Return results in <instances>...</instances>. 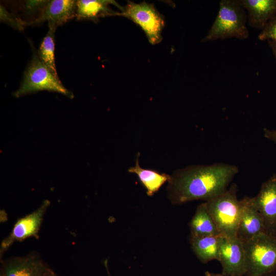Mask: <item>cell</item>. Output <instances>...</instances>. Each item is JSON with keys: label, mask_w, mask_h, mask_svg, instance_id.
<instances>
[{"label": "cell", "mask_w": 276, "mask_h": 276, "mask_svg": "<svg viewBox=\"0 0 276 276\" xmlns=\"http://www.w3.org/2000/svg\"><path fill=\"white\" fill-rule=\"evenodd\" d=\"M50 204V201L45 200L36 210L19 219L10 235L2 242L1 252L15 241H21L32 236L36 237L44 214Z\"/></svg>", "instance_id": "9"}, {"label": "cell", "mask_w": 276, "mask_h": 276, "mask_svg": "<svg viewBox=\"0 0 276 276\" xmlns=\"http://www.w3.org/2000/svg\"><path fill=\"white\" fill-rule=\"evenodd\" d=\"M1 21L19 31L24 30L26 26L25 21L20 18L8 12L3 6L0 9Z\"/></svg>", "instance_id": "20"}, {"label": "cell", "mask_w": 276, "mask_h": 276, "mask_svg": "<svg viewBox=\"0 0 276 276\" xmlns=\"http://www.w3.org/2000/svg\"><path fill=\"white\" fill-rule=\"evenodd\" d=\"M247 15L240 0H221L216 17L201 42L227 38L245 39L249 36Z\"/></svg>", "instance_id": "2"}, {"label": "cell", "mask_w": 276, "mask_h": 276, "mask_svg": "<svg viewBox=\"0 0 276 276\" xmlns=\"http://www.w3.org/2000/svg\"><path fill=\"white\" fill-rule=\"evenodd\" d=\"M55 91L69 98L74 97L73 93L66 89L59 79L56 78L33 52L32 58L24 74L21 84L14 93V96L19 98L30 93L40 90Z\"/></svg>", "instance_id": "5"}, {"label": "cell", "mask_w": 276, "mask_h": 276, "mask_svg": "<svg viewBox=\"0 0 276 276\" xmlns=\"http://www.w3.org/2000/svg\"><path fill=\"white\" fill-rule=\"evenodd\" d=\"M254 199L267 233L276 234V174L263 183Z\"/></svg>", "instance_id": "11"}, {"label": "cell", "mask_w": 276, "mask_h": 276, "mask_svg": "<svg viewBox=\"0 0 276 276\" xmlns=\"http://www.w3.org/2000/svg\"><path fill=\"white\" fill-rule=\"evenodd\" d=\"M189 226L191 237L221 236L207 209L205 202L197 207Z\"/></svg>", "instance_id": "16"}, {"label": "cell", "mask_w": 276, "mask_h": 276, "mask_svg": "<svg viewBox=\"0 0 276 276\" xmlns=\"http://www.w3.org/2000/svg\"><path fill=\"white\" fill-rule=\"evenodd\" d=\"M116 15L128 18L140 26L150 43L155 44L162 41L164 19L153 4L128 1L127 5L122 7L121 13L117 12Z\"/></svg>", "instance_id": "6"}, {"label": "cell", "mask_w": 276, "mask_h": 276, "mask_svg": "<svg viewBox=\"0 0 276 276\" xmlns=\"http://www.w3.org/2000/svg\"><path fill=\"white\" fill-rule=\"evenodd\" d=\"M245 276H262L276 270V234H260L243 242Z\"/></svg>", "instance_id": "4"}, {"label": "cell", "mask_w": 276, "mask_h": 276, "mask_svg": "<svg viewBox=\"0 0 276 276\" xmlns=\"http://www.w3.org/2000/svg\"><path fill=\"white\" fill-rule=\"evenodd\" d=\"M262 276H276V273H275L274 272H273V273L265 274Z\"/></svg>", "instance_id": "25"}, {"label": "cell", "mask_w": 276, "mask_h": 276, "mask_svg": "<svg viewBox=\"0 0 276 276\" xmlns=\"http://www.w3.org/2000/svg\"><path fill=\"white\" fill-rule=\"evenodd\" d=\"M267 42L276 59V40H269Z\"/></svg>", "instance_id": "23"}, {"label": "cell", "mask_w": 276, "mask_h": 276, "mask_svg": "<svg viewBox=\"0 0 276 276\" xmlns=\"http://www.w3.org/2000/svg\"><path fill=\"white\" fill-rule=\"evenodd\" d=\"M52 276H57L56 274L55 273H54L53 275H52Z\"/></svg>", "instance_id": "27"}, {"label": "cell", "mask_w": 276, "mask_h": 276, "mask_svg": "<svg viewBox=\"0 0 276 276\" xmlns=\"http://www.w3.org/2000/svg\"><path fill=\"white\" fill-rule=\"evenodd\" d=\"M246 10L248 25L262 30L276 15V0H240Z\"/></svg>", "instance_id": "12"}, {"label": "cell", "mask_w": 276, "mask_h": 276, "mask_svg": "<svg viewBox=\"0 0 276 276\" xmlns=\"http://www.w3.org/2000/svg\"><path fill=\"white\" fill-rule=\"evenodd\" d=\"M55 273L35 254L14 257L2 262L1 276H52Z\"/></svg>", "instance_id": "8"}, {"label": "cell", "mask_w": 276, "mask_h": 276, "mask_svg": "<svg viewBox=\"0 0 276 276\" xmlns=\"http://www.w3.org/2000/svg\"><path fill=\"white\" fill-rule=\"evenodd\" d=\"M49 1H25L21 8L24 14L30 18L29 25L39 24L43 22V14Z\"/></svg>", "instance_id": "19"}, {"label": "cell", "mask_w": 276, "mask_h": 276, "mask_svg": "<svg viewBox=\"0 0 276 276\" xmlns=\"http://www.w3.org/2000/svg\"><path fill=\"white\" fill-rule=\"evenodd\" d=\"M55 29L49 28L46 36L41 41L38 56L41 62L45 65L53 75L59 79L57 74L55 59Z\"/></svg>", "instance_id": "18"}, {"label": "cell", "mask_w": 276, "mask_h": 276, "mask_svg": "<svg viewBox=\"0 0 276 276\" xmlns=\"http://www.w3.org/2000/svg\"><path fill=\"white\" fill-rule=\"evenodd\" d=\"M237 193V186L234 183L222 194L205 201L221 236L237 237L242 211L241 202L238 200Z\"/></svg>", "instance_id": "3"}, {"label": "cell", "mask_w": 276, "mask_h": 276, "mask_svg": "<svg viewBox=\"0 0 276 276\" xmlns=\"http://www.w3.org/2000/svg\"><path fill=\"white\" fill-rule=\"evenodd\" d=\"M138 153L134 167L128 169V172L137 175L139 180L146 189L148 196H151L157 192L160 188L167 181L171 176L165 173H160L151 169H143L139 165Z\"/></svg>", "instance_id": "17"}, {"label": "cell", "mask_w": 276, "mask_h": 276, "mask_svg": "<svg viewBox=\"0 0 276 276\" xmlns=\"http://www.w3.org/2000/svg\"><path fill=\"white\" fill-rule=\"evenodd\" d=\"M222 273L232 276H243L245 273V256L243 242L237 237L221 236L219 260Z\"/></svg>", "instance_id": "7"}, {"label": "cell", "mask_w": 276, "mask_h": 276, "mask_svg": "<svg viewBox=\"0 0 276 276\" xmlns=\"http://www.w3.org/2000/svg\"><path fill=\"white\" fill-rule=\"evenodd\" d=\"M260 40H276V15L270 20L258 36Z\"/></svg>", "instance_id": "21"}, {"label": "cell", "mask_w": 276, "mask_h": 276, "mask_svg": "<svg viewBox=\"0 0 276 276\" xmlns=\"http://www.w3.org/2000/svg\"><path fill=\"white\" fill-rule=\"evenodd\" d=\"M77 16V1H49L43 14V22L47 21L49 28L56 29Z\"/></svg>", "instance_id": "13"}, {"label": "cell", "mask_w": 276, "mask_h": 276, "mask_svg": "<svg viewBox=\"0 0 276 276\" xmlns=\"http://www.w3.org/2000/svg\"><path fill=\"white\" fill-rule=\"evenodd\" d=\"M242 211L237 237L243 242L267 233L264 219L258 211L254 197H245L240 200Z\"/></svg>", "instance_id": "10"}, {"label": "cell", "mask_w": 276, "mask_h": 276, "mask_svg": "<svg viewBox=\"0 0 276 276\" xmlns=\"http://www.w3.org/2000/svg\"><path fill=\"white\" fill-rule=\"evenodd\" d=\"M263 134L265 138L273 142L276 145V130L264 128Z\"/></svg>", "instance_id": "22"}, {"label": "cell", "mask_w": 276, "mask_h": 276, "mask_svg": "<svg viewBox=\"0 0 276 276\" xmlns=\"http://www.w3.org/2000/svg\"><path fill=\"white\" fill-rule=\"evenodd\" d=\"M204 276H232L230 275L223 274V273H215L213 272H211L210 271H205L204 273Z\"/></svg>", "instance_id": "24"}, {"label": "cell", "mask_w": 276, "mask_h": 276, "mask_svg": "<svg viewBox=\"0 0 276 276\" xmlns=\"http://www.w3.org/2000/svg\"><path fill=\"white\" fill-rule=\"evenodd\" d=\"M110 4L114 5L121 10L122 9V7L113 1H77L76 18L79 20L87 19L96 22L101 17L116 15L117 12L110 9Z\"/></svg>", "instance_id": "14"}, {"label": "cell", "mask_w": 276, "mask_h": 276, "mask_svg": "<svg viewBox=\"0 0 276 276\" xmlns=\"http://www.w3.org/2000/svg\"><path fill=\"white\" fill-rule=\"evenodd\" d=\"M221 238V236L191 237L192 250L202 263L219 260Z\"/></svg>", "instance_id": "15"}, {"label": "cell", "mask_w": 276, "mask_h": 276, "mask_svg": "<svg viewBox=\"0 0 276 276\" xmlns=\"http://www.w3.org/2000/svg\"><path fill=\"white\" fill-rule=\"evenodd\" d=\"M105 266L106 267V269H107V272H108V276H110V274H109V273L108 272V267H107V262L105 261Z\"/></svg>", "instance_id": "26"}, {"label": "cell", "mask_w": 276, "mask_h": 276, "mask_svg": "<svg viewBox=\"0 0 276 276\" xmlns=\"http://www.w3.org/2000/svg\"><path fill=\"white\" fill-rule=\"evenodd\" d=\"M238 172L236 166L224 163L179 169L168 181V197L174 204L197 200L207 201L226 191Z\"/></svg>", "instance_id": "1"}]
</instances>
